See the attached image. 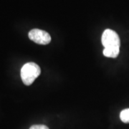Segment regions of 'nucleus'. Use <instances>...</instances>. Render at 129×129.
<instances>
[{"label": "nucleus", "mask_w": 129, "mask_h": 129, "mask_svg": "<svg viewBox=\"0 0 129 129\" xmlns=\"http://www.w3.org/2000/svg\"><path fill=\"white\" fill-rule=\"evenodd\" d=\"M101 41L104 46L103 55L111 58L117 57L119 55L120 46L118 35L111 29H107L102 35Z\"/></svg>", "instance_id": "nucleus-1"}, {"label": "nucleus", "mask_w": 129, "mask_h": 129, "mask_svg": "<svg viewBox=\"0 0 129 129\" xmlns=\"http://www.w3.org/2000/svg\"><path fill=\"white\" fill-rule=\"evenodd\" d=\"M41 73L40 66L35 62H27L21 69V78L25 85H32Z\"/></svg>", "instance_id": "nucleus-2"}, {"label": "nucleus", "mask_w": 129, "mask_h": 129, "mask_svg": "<svg viewBox=\"0 0 129 129\" xmlns=\"http://www.w3.org/2000/svg\"><path fill=\"white\" fill-rule=\"evenodd\" d=\"M29 38L39 45H47L51 42L50 34L40 29H33L28 34Z\"/></svg>", "instance_id": "nucleus-3"}, {"label": "nucleus", "mask_w": 129, "mask_h": 129, "mask_svg": "<svg viewBox=\"0 0 129 129\" xmlns=\"http://www.w3.org/2000/svg\"><path fill=\"white\" fill-rule=\"evenodd\" d=\"M120 118L125 123H129V108L124 109L120 112Z\"/></svg>", "instance_id": "nucleus-4"}, {"label": "nucleus", "mask_w": 129, "mask_h": 129, "mask_svg": "<svg viewBox=\"0 0 129 129\" xmlns=\"http://www.w3.org/2000/svg\"><path fill=\"white\" fill-rule=\"evenodd\" d=\"M29 129H49L48 127L45 125H34L31 126Z\"/></svg>", "instance_id": "nucleus-5"}]
</instances>
